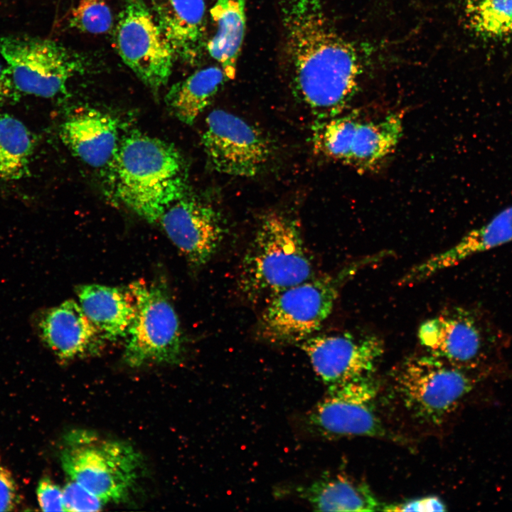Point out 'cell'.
I'll list each match as a JSON object with an SVG mask.
<instances>
[{"mask_svg": "<svg viewBox=\"0 0 512 512\" xmlns=\"http://www.w3.org/2000/svg\"><path fill=\"white\" fill-rule=\"evenodd\" d=\"M33 151V139L18 119L0 117V180L14 181L26 176Z\"/></svg>", "mask_w": 512, "mask_h": 512, "instance_id": "d4e9b609", "label": "cell"}, {"mask_svg": "<svg viewBox=\"0 0 512 512\" xmlns=\"http://www.w3.org/2000/svg\"><path fill=\"white\" fill-rule=\"evenodd\" d=\"M512 242V205L496 214L487 223L467 233L456 245L410 268L400 285L422 282L466 258Z\"/></svg>", "mask_w": 512, "mask_h": 512, "instance_id": "ac0fdd59", "label": "cell"}, {"mask_svg": "<svg viewBox=\"0 0 512 512\" xmlns=\"http://www.w3.org/2000/svg\"><path fill=\"white\" fill-rule=\"evenodd\" d=\"M0 55L18 93L46 98L64 93L68 81L85 69L79 54L49 39L0 35Z\"/></svg>", "mask_w": 512, "mask_h": 512, "instance_id": "9c48e42d", "label": "cell"}, {"mask_svg": "<svg viewBox=\"0 0 512 512\" xmlns=\"http://www.w3.org/2000/svg\"><path fill=\"white\" fill-rule=\"evenodd\" d=\"M62 467L69 480L83 486L105 504L127 498L137 484L142 459L129 444L102 439L87 432L65 437L60 452Z\"/></svg>", "mask_w": 512, "mask_h": 512, "instance_id": "5b68a950", "label": "cell"}, {"mask_svg": "<svg viewBox=\"0 0 512 512\" xmlns=\"http://www.w3.org/2000/svg\"><path fill=\"white\" fill-rule=\"evenodd\" d=\"M297 223L288 215H263L240 265L239 289L251 301L265 300L312 277Z\"/></svg>", "mask_w": 512, "mask_h": 512, "instance_id": "3957f363", "label": "cell"}, {"mask_svg": "<svg viewBox=\"0 0 512 512\" xmlns=\"http://www.w3.org/2000/svg\"><path fill=\"white\" fill-rule=\"evenodd\" d=\"M380 252L347 263L335 273L313 276L275 294L266 302L257 330L274 344L299 343L314 335L331 314L346 284L360 271L382 260Z\"/></svg>", "mask_w": 512, "mask_h": 512, "instance_id": "277c9868", "label": "cell"}, {"mask_svg": "<svg viewBox=\"0 0 512 512\" xmlns=\"http://www.w3.org/2000/svg\"><path fill=\"white\" fill-rule=\"evenodd\" d=\"M63 490L65 511H97L105 503L94 494L69 480Z\"/></svg>", "mask_w": 512, "mask_h": 512, "instance_id": "4316f807", "label": "cell"}, {"mask_svg": "<svg viewBox=\"0 0 512 512\" xmlns=\"http://www.w3.org/2000/svg\"><path fill=\"white\" fill-rule=\"evenodd\" d=\"M70 24L82 32L105 33L112 26V12L105 0H80L71 11Z\"/></svg>", "mask_w": 512, "mask_h": 512, "instance_id": "484cf974", "label": "cell"}, {"mask_svg": "<svg viewBox=\"0 0 512 512\" xmlns=\"http://www.w3.org/2000/svg\"><path fill=\"white\" fill-rule=\"evenodd\" d=\"M284 24L297 96L316 120L343 114L362 73L356 47L331 26L318 0H290Z\"/></svg>", "mask_w": 512, "mask_h": 512, "instance_id": "6da1fadb", "label": "cell"}, {"mask_svg": "<svg viewBox=\"0 0 512 512\" xmlns=\"http://www.w3.org/2000/svg\"><path fill=\"white\" fill-rule=\"evenodd\" d=\"M377 394L373 376L328 388L325 396L306 415V426L328 438L384 436L376 410Z\"/></svg>", "mask_w": 512, "mask_h": 512, "instance_id": "8fae6325", "label": "cell"}, {"mask_svg": "<svg viewBox=\"0 0 512 512\" xmlns=\"http://www.w3.org/2000/svg\"><path fill=\"white\" fill-rule=\"evenodd\" d=\"M444 502L437 496H429L409 500L405 502L383 506L382 511H443Z\"/></svg>", "mask_w": 512, "mask_h": 512, "instance_id": "f546056e", "label": "cell"}, {"mask_svg": "<svg viewBox=\"0 0 512 512\" xmlns=\"http://www.w3.org/2000/svg\"><path fill=\"white\" fill-rule=\"evenodd\" d=\"M110 168L119 200L150 223L156 222L166 205L188 190L177 149L139 132L121 139Z\"/></svg>", "mask_w": 512, "mask_h": 512, "instance_id": "7a4b0ae2", "label": "cell"}, {"mask_svg": "<svg viewBox=\"0 0 512 512\" xmlns=\"http://www.w3.org/2000/svg\"><path fill=\"white\" fill-rule=\"evenodd\" d=\"M17 94L8 68L0 63V100L15 97Z\"/></svg>", "mask_w": 512, "mask_h": 512, "instance_id": "4dcf8cb0", "label": "cell"}, {"mask_svg": "<svg viewBox=\"0 0 512 512\" xmlns=\"http://www.w3.org/2000/svg\"><path fill=\"white\" fill-rule=\"evenodd\" d=\"M60 133L72 153L94 168L110 167L121 141L117 121L94 109L69 117L62 124Z\"/></svg>", "mask_w": 512, "mask_h": 512, "instance_id": "e0dca14e", "label": "cell"}, {"mask_svg": "<svg viewBox=\"0 0 512 512\" xmlns=\"http://www.w3.org/2000/svg\"><path fill=\"white\" fill-rule=\"evenodd\" d=\"M466 26L481 40L512 43V0H464Z\"/></svg>", "mask_w": 512, "mask_h": 512, "instance_id": "cb8c5ba5", "label": "cell"}, {"mask_svg": "<svg viewBox=\"0 0 512 512\" xmlns=\"http://www.w3.org/2000/svg\"><path fill=\"white\" fill-rule=\"evenodd\" d=\"M393 382L405 409L415 418L430 424L442 422L474 384L464 369L430 353L404 361Z\"/></svg>", "mask_w": 512, "mask_h": 512, "instance_id": "52a82bcc", "label": "cell"}, {"mask_svg": "<svg viewBox=\"0 0 512 512\" xmlns=\"http://www.w3.org/2000/svg\"><path fill=\"white\" fill-rule=\"evenodd\" d=\"M21 496L11 472L2 463L0 457V511H14L19 504Z\"/></svg>", "mask_w": 512, "mask_h": 512, "instance_id": "f1b7e54d", "label": "cell"}, {"mask_svg": "<svg viewBox=\"0 0 512 512\" xmlns=\"http://www.w3.org/2000/svg\"><path fill=\"white\" fill-rule=\"evenodd\" d=\"M312 142L319 154L358 171H375L392 154L403 132V114L393 112L366 120L352 111L312 127Z\"/></svg>", "mask_w": 512, "mask_h": 512, "instance_id": "8992f818", "label": "cell"}, {"mask_svg": "<svg viewBox=\"0 0 512 512\" xmlns=\"http://www.w3.org/2000/svg\"><path fill=\"white\" fill-rule=\"evenodd\" d=\"M299 346L328 388L373 376L385 350L380 337L348 331L314 334Z\"/></svg>", "mask_w": 512, "mask_h": 512, "instance_id": "4fadbf2b", "label": "cell"}, {"mask_svg": "<svg viewBox=\"0 0 512 512\" xmlns=\"http://www.w3.org/2000/svg\"><path fill=\"white\" fill-rule=\"evenodd\" d=\"M155 224L196 267L210 260L226 234L220 213L188 191L165 206Z\"/></svg>", "mask_w": 512, "mask_h": 512, "instance_id": "5bb4252c", "label": "cell"}, {"mask_svg": "<svg viewBox=\"0 0 512 512\" xmlns=\"http://www.w3.org/2000/svg\"><path fill=\"white\" fill-rule=\"evenodd\" d=\"M155 18L174 56L186 63L200 57L205 41L204 0H161Z\"/></svg>", "mask_w": 512, "mask_h": 512, "instance_id": "d6986e66", "label": "cell"}, {"mask_svg": "<svg viewBox=\"0 0 512 512\" xmlns=\"http://www.w3.org/2000/svg\"><path fill=\"white\" fill-rule=\"evenodd\" d=\"M418 338L430 354L466 369L480 361L484 339L471 313L455 307L425 321Z\"/></svg>", "mask_w": 512, "mask_h": 512, "instance_id": "2e32d148", "label": "cell"}, {"mask_svg": "<svg viewBox=\"0 0 512 512\" xmlns=\"http://www.w3.org/2000/svg\"><path fill=\"white\" fill-rule=\"evenodd\" d=\"M80 306L105 341L125 338L135 315L134 299L128 290L96 284L78 287Z\"/></svg>", "mask_w": 512, "mask_h": 512, "instance_id": "ffe728a7", "label": "cell"}, {"mask_svg": "<svg viewBox=\"0 0 512 512\" xmlns=\"http://www.w3.org/2000/svg\"><path fill=\"white\" fill-rule=\"evenodd\" d=\"M246 0H217L210 9L216 32L207 43L209 55L220 64L226 78L233 80L242 45Z\"/></svg>", "mask_w": 512, "mask_h": 512, "instance_id": "7402d4cb", "label": "cell"}, {"mask_svg": "<svg viewBox=\"0 0 512 512\" xmlns=\"http://www.w3.org/2000/svg\"><path fill=\"white\" fill-rule=\"evenodd\" d=\"M31 324L41 341L61 360L97 354L105 341L80 304L72 299L35 313Z\"/></svg>", "mask_w": 512, "mask_h": 512, "instance_id": "9a60e30c", "label": "cell"}, {"mask_svg": "<svg viewBox=\"0 0 512 512\" xmlns=\"http://www.w3.org/2000/svg\"><path fill=\"white\" fill-rule=\"evenodd\" d=\"M201 143L210 167L230 176H253L270 156V144L259 129L223 110L207 116Z\"/></svg>", "mask_w": 512, "mask_h": 512, "instance_id": "7c38bea8", "label": "cell"}, {"mask_svg": "<svg viewBox=\"0 0 512 512\" xmlns=\"http://www.w3.org/2000/svg\"><path fill=\"white\" fill-rule=\"evenodd\" d=\"M297 491L314 511H374L383 506L366 484L340 474L322 477Z\"/></svg>", "mask_w": 512, "mask_h": 512, "instance_id": "44dd1931", "label": "cell"}, {"mask_svg": "<svg viewBox=\"0 0 512 512\" xmlns=\"http://www.w3.org/2000/svg\"><path fill=\"white\" fill-rule=\"evenodd\" d=\"M226 79L223 69L218 66L198 70L170 88L166 104L178 119L192 124L211 103Z\"/></svg>", "mask_w": 512, "mask_h": 512, "instance_id": "603a6c76", "label": "cell"}, {"mask_svg": "<svg viewBox=\"0 0 512 512\" xmlns=\"http://www.w3.org/2000/svg\"><path fill=\"white\" fill-rule=\"evenodd\" d=\"M36 495L43 511H65L63 490L48 477L40 480Z\"/></svg>", "mask_w": 512, "mask_h": 512, "instance_id": "83f0119b", "label": "cell"}, {"mask_svg": "<svg viewBox=\"0 0 512 512\" xmlns=\"http://www.w3.org/2000/svg\"><path fill=\"white\" fill-rule=\"evenodd\" d=\"M115 45L123 62L147 87L158 91L167 83L175 56L142 0H126L116 26Z\"/></svg>", "mask_w": 512, "mask_h": 512, "instance_id": "30bf717a", "label": "cell"}, {"mask_svg": "<svg viewBox=\"0 0 512 512\" xmlns=\"http://www.w3.org/2000/svg\"><path fill=\"white\" fill-rule=\"evenodd\" d=\"M135 315L126 336L124 359L130 366L150 363H176L184 341L177 314L165 290L139 280L127 287Z\"/></svg>", "mask_w": 512, "mask_h": 512, "instance_id": "ba28073f", "label": "cell"}]
</instances>
